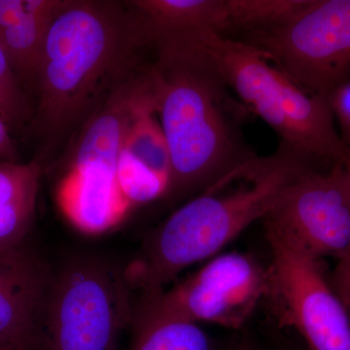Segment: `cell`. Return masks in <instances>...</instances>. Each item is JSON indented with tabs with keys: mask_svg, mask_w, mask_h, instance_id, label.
<instances>
[{
	"mask_svg": "<svg viewBox=\"0 0 350 350\" xmlns=\"http://www.w3.org/2000/svg\"><path fill=\"white\" fill-rule=\"evenodd\" d=\"M123 150L157 174L170 180L169 146L156 114L154 100L138 111L126 133Z\"/></svg>",
	"mask_w": 350,
	"mask_h": 350,
	"instance_id": "16",
	"label": "cell"
},
{
	"mask_svg": "<svg viewBox=\"0 0 350 350\" xmlns=\"http://www.w3.org/2000/svg\"><path fill=\"white\" fill-rule=\"evenodd\" d=\"M310 0H226L229 31L244 34L269 31L287 24Z\"/></svg>",
	"mask_w": 350,
	"mask_h": 350,
	"instance_id": "17",
	"label": "cell"
},
{
	"mask_svg": "<svg viewBox=\"0 0 350 350\" xmlns=\"http://www.w3.org/2000/svg\"><path fill=\"white\" fill-rule=\"evenodd\" d=\"M41 172L39 161L0 160V248L25 243L36 216Z\"/></svg>",
	"mask_w": 350,
	"mask_h": 350,
	"instance_id": "12",
	"label": "cell"
},
{
	"mask_svg": "<svg viewBox=\"0 0 350 350\" xmlns=\"http://www.w3.org/2000/svg\"><path fill=\"white\" fill-rule=\"evenodd\" d=\"M329 280L350 313V254L337 261Z\"/></svg>",
	"mask_w": 350,
	"mask_h": 350,
	"instance_id": "21",
	"label": "cell"
},
{
	"mask_svg": "<svg viewBox=\"0 0 350 350\" xmlns=\"http://www.w3.org/2000/svg\"><path fill=\"white\" fill-rule=\"evenodd\" d=\"M0 160L7 161V162H21L19 150L14 142L12 133L9 130L1 115H0Z\"/></svg>",
	"mask_w": 350,
	"mask_h": 350,
	"instance_id": "22",
	"label": "cell"
},
{
	"mask_svg": "<svg viewBox=\"0 0 350 350\" xmlns=\"http://www.w3.org/2000/svg\"><path fill=\"white\" fill-rule=\"evenodd\" d=\"M51 275L45 262L25 243L0 248V347L38 350Z\"/></svg>",
	"mask_w": 350,
	"mask_h": 350,
	"instance_id": "11",
	"label": "cell"
},
{
	"mask_svg": "<svg viewBox=\"0 0 350 350\" xmlns=\"http://www.w3.org/2000/svg\"><path fill=\"white\" fill-rule=\"evenodd\" d=\"M150 49L144 21L126 1L66 0L51 23L39 66L31 128L54 149L73 137Z\"/></svg>",
	"mask_w": 350,
	"mask_h": 350,
	"instance_id": "2",
	"label": "cell"
},
{
	"mask_svg": "<svg viewBox=\"0 0 350 350\" xmlns=\"http://www.w3.org/2000/svg\"><path fill=\"white\" fill-rule=\"evenodd\" d=\"M269 288V264L250 253L222 252L174 286L142 297L133 314L241 330L268 300Z\"/></svg>",
	"mask_w": 350,
	"mask_h": 350,
	"instance_id": "7",
	"label": "cell"
},
{
	"mask_svg": "<svg viewBox=\"0 0 350 350\" xmlns=\"http://www.w3.org/2000/svg\"><path fill=\"white\" fill-rule=\"evenodd\" d=\"M66 0H38L33 9L0 29V48L25 90H36L51 23Z\"/></svg>",
	"mask_w": 350,
	"mask_h": 350,
	"instance_id": "13",
	"label": "cell"
},
{
	"mask_svg": "<svg viewBox=\"0 0 350 350\" xmlns=\"http://www.w3.org/2000/svg\"><path fill=\"white\" fill-rule=\"evenodd\" d=\"M332 111L338 120L345 137V145L350 147V79L340 85L330 96Z\"/></svg>",
	"mask_w": 350,
	"mask_h": 350,
	"instance_id": "20",
	"label": "cell"
},
{
	"mask_svg": "<svg viewBox=\"0 0 350 350\" xmlns=\"http://www.w3.org/2000/svg\"><path fill=\"white\" fill-rule=\"evenodd\" d=\"M268 301L280 325L293 329L306 350H350V313L321 261L268 241Z\"/></svg>",
	"mask_w": 350,
	"mask_h": 350,
	"instance_id": "10",
	"label": "cell"
},
{
	"mask_svg": "<svg viewBox=\"0 0 350 350\" xmlns=\"http://www.w3.org/2000/svg\"><path fill=\"white\" fill-rule=\"evenodd\" d=\"M275 350H296V349H290V347H278V349H276Z\"/></svg>",
	"mask_w": 350,
	"mask_h": 350,
	"instance_id": "25",
	"label": "cell"
},
{
	"mask_svg": "<svg viewBox=\"0 0 350 350\" xmlns=\"http://www.w3.org/2000/svg\"><path fill=\"white\" fill-rule=\"evenodd\" d=\"M124 268L77 257L51 275L38 350H115L135 306Z\"/></svg>",
	"mask_w": 350,
	"mask_h": 350,
	"instance_id": "6",
	"label": "cell"
},
{
	"mask_svg": "<svg viewBox=\"0 0 350 350\" xmlns=\"http://www.w3.org/2000/svg\"><path fill=\"white\" fill-rule=\"evenodd\" d=\"M153 100L150 76L138 69L101 101L71 137L56 184L64 217L89 236L118 227L131 209L117 184L124 140L138 111Z\"/></svg>",
	"mask_w": 350,
	"mask_h": 350,
	"instance_id": "4",
	"label": "cell"
},
{
	"mask_svg": "<svg viewBox=\"0 0 350 350\" xmlns=\"http://www.w3.org/2000/svg\"><path fill=\"white\" fill-rule=\"evenodd\" d=\"M305 159L280 144L189 199L150 232L124 267L131 291L149 296L170 286L184 269L222 253L262 221L306 169Z\"/></svg>",
	"mask_w": 350,
	"mask_h": 350,
	"instance_id": "3",
	"label": "cell"
},
{
	"mask_svg": "<svg viewBox=\"0 0 350 350\" xmlns=\"http://www.w3.org/2000/svg\"><path fill=\"white\" fill-rule=\"evenodd\" d=\"M148 36L156 114L172 165L167 200L188 199L257 158L241 131L248 110L234 98L194 32Z\"/></svg>",
	"mask_w": 350,
	"mask_h": 350,
	"instance_id": "1",
	"label": "cell"
},
{
	"mask_svg": "<svg viewBox=\"0 0 350 350\" xmlns=\"http://www.w3.org/2000/svg\"><path fill=\"white\" fill-rule=\"evenodd\" d=\"M195 36L227 86L275 131L280 144L308 163H344L347 146L336 129L330 98L301 89L250 44L214 31Z\"/></svg>",
	"mask_w": 350,
	"mask_h": 350,
	"instance_id": "5",
	"label": "cell"
},
{
	"mask_svg": "<svg viewBox=\"0 0 350 350\" xmlns=\"http://www.w3.org/2000/svg\"><path fill=\"white\" fill-rule=\"evenodd\" d=\"M342 167H344L345 176H347L350 186V147H347V157H345L344 163H342Z\"/></svg>",
	"mask_w": 350,
	"mask_h": 350,
	"instance_id": "24",
	"label": "cell"
},
{
	"mask_svg": "<svg viewBox=\"0 0 350 350\" xmlns=\"http://www.w3.org/2000/svg\"><path fill=\"white\" fill-rule=\"evenodd\" d=\"M0 115L11 133L19 131L33 120L25 88L14 73L0 48Z\"/></svg>",
	"mask_w": 350,
	"mask_h": 350,
	"instance_id": "19",
	"label": "cell"
},
{
	"mask_svg": "<svg viewBox=\"0 0 350 350\" xmlns=\"http://www.w3.org/2000/svg\"><path fill=\"white\" fill-rule=\"evenodd\" d=\"M268 241L319 260L350 254V186L342 163L308 167L262 219Z\"/></svg>",
	"mask_w": 350,
	"mask_h": 350,
	"instance_id": "9",
	"label": "cell"
},
{
	"mask_svg": "<svg viewBox=\"0 0 350 350\" xmlns=\"http://www.w3.org/2000/svg\"><path fill=\"white\" fill-rule=\"evenodd\" d=\"M130 350H215L202 325L180 319L133 314Z\"/></svg>",
	"mask_w": 350,
	"mask_h": 350,
	"instance_id": "15",
	"label": "cell"
},
{
	"mask_svg": "<svg viewBox=\"0 0 350 350\" xmlns=\"http://www.w3.org/2000/svg\"><path fill=\"white\" fill-rule=\"evenodd\" d=\"M0 350H8V349H4V347H0Z\"/></svg>",
	"mask_w": 350,
	"mask_h": 350,
	"instance_id": "26",
	"label": "cell"
},
{
	"mask_svg": "<svg viewBox=\"0 0 350 350\" xmlns=\"http://www.w3.org/2000/svg\"><path fill=\"white\" fill-rule=\"evenodd\" d=\"M236 350H260L256 342L250 337L243 338L239 342Z\"/></svg>",
	"mask_w": 350,
	"mask_h": 350,
	"instance_id": "23",
	"label": "cell"
},
{
	"mask_svg": "<svg viewBox=\"0 0 350 350\" xmlns=\"http://www.w3.org/2000/svg\"><path fill=\"white\" fill-rule=\"evenodd\" d=\"M150 31H229L226 0H133L126 1Z\"/></svg>",
	"mask_w": 350,
	"mask_h": 350,
	"instance_id": "14",
	"label": "cell"
},
{
	"mask_svg": "<svg viewBox=\"0 0 350 350\" xmlns=\"http://www.w3.org/2000/svg\"><path fill=\"white\" fill-rule=\"evenodd\" d=\"M241 41L308 93L330 98L350 79V0H310L287 24Z\"/></svg>",
	"mask_w": 350,
	"mask_h": 350,
	"instance_id": "8",
	"label": "cell"
},
{
	"mask_svg": "<svg viewBox=\"0 0 350 350\" xmlns=\"http://www.w3.org/2000/svg\"><path fill=\"white\" fill-rule=\"evenodd\" d=\"M117 184L131 211L158 200L167 199L170 180L145 167L122 148L117 165Z\"/></svg>",
	"mask_w": 350,
	"mask_h": 350,
	"instance_id": "18",
	"label": "cell"
}]
</instances>
